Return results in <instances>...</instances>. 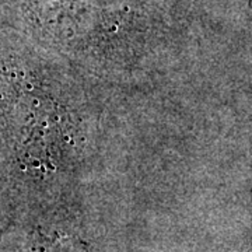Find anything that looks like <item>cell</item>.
<instances>
[{"label":"cell","mask_w":252,"mask_h":252,"mask_svg":"<svg viewBox=\"0 0 252 252\" xmlns=\"http://www.w3.org/2000/svg\"><path fill=\"white\" fill-rule=\"evenodd\" d=\"M23 26L42 45L74 56L101 58L119 48L126 9H104L84 0H11Z\"/></svg>","instance_id":"obj_1"}]
</instances>
